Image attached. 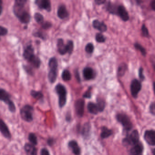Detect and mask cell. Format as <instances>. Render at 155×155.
Instances as JSON below:
<instances>
[{
    "label": "cell",
    "mask_w": 155,
    "mask_h": 155,
    "mask_svg": "<svg viewBox=\"0 0 155 155\" xmlns=\"http://www.w3.org/2000/svg\"><path fill=\"white\" fill-rule=\"evenodd\" d=\"M143 69L142 67H140L139 70V77L141 81H143L145 79V76L143 75Z\"/></svg>",
    "instance_id": "40"
},
{
    "label": "cell",
    "mask_w": 155,
    "mask_h": 155,
    "mask_svg": "<svg viewBox=\"0 0 155 155\" xmlns=\"http://www.w3.org/2000/svg\"><path fill=\"white\" fill-rule=\"evenodd\" d=\"M40 155H50L48 150L46 148L42 149L40 152Z\"/></svg>",
    "instance_id": "44"
},
{
    "label": "cell",
    "mask_w": 155,
    "mask_h": 155,
    "mask_svg": "<svg viewBox=\"0 0 155 155\" xmlns=\"http://www.w3.org/2000/svg\"><path fill=\"white\" fill-rule=\"evenodd\" d=\"M57 16L61 19H64L68 17V12L65 6L62 5L59 6L57 10Z\"/></svg>",
    "instance_id": "19"
},
{
    "label": "cell",
    "mask_w": 155,
    "mask_h": 155,
    "mask_svg": "<svg viewBox=\"0 0 155 155\" xmlns=\"http://www.w3.org/2000/svg\"><path fill=\"white\" fill-rule=\"evenodd\" d=\"M141 31H142V34L143 36L148 37L149 36L148 30L147 28L144 24L142 25V27H141Z\"/></svg>",
    "instance_id": "38"
},
{
    "label": "cell",
    "mask_w": 155,
    "mask_h": 155,
    "mask_svg": "<svg viewBox=\"0 0 155 155\" xmlns=\"http://www.w3.org/2000/svg\"><path fill=\"white\" fill-rule=\"evenodd\" d=\"M123 144L126 146H133L139 142V135L137 130L133 131L123 140Z\"/></svg>",
    "instance_id": "7"
},
{
    "label": "cell",
    "mask_w": 155,
    "mask_h": 155,
    "mask_svg": "<svg viewBox=\"0 0 155 155\" xmlns=\"http://www.w3.org/2000/svg\"><path fill=\"white\" fill-rule=\"evenodd\" d=\"M141 84L138 79H134L131 81L130 85L131 93L134 98L137 97L141 89Z\"/></svg>",
    "instance_id": "8"
},
{
    "label": "cell",
    "mask_w": 155,
    "mask_h": 155,
    "mask_svg": "<svg viewBox=\"0 0 155 155\" xmlns=\"http://www.w3.org/2000/svg\"><path fill=\"white\" fill-rule=\"evenodd\" d=\"M8 33V30L4 27L0 26V36H5Z\"/></svg>",
    "instance_id": "39"
},
{
    "label": "cell",
    "mask_w": 155,
    "mask_h": 155,
    "mask_svg": "<svg viewBox=\"0 0 155 155\" xmlns=\"http://www.w3.org/2000/svg\"><path fill=\"white\" fill-rule=\"evenodd\" d=\"M134 46L137 50H138L141 52V54L143 56H146V54H147V51H146V50H145V48L141 45L138 43H136L134 44Z\"/></svg>",
    "instance_id": "29"
},
{
    "label": "cell",
    "mask_w": 155,
    "mask_h": 155,
    "mask_svg": "<svg viewBox=\"0 0 155 155\" xmlns=\"http://www.w3.org/2000/svg\"><path fill=\"white\" fill-rule=\"evenodd\" d=\"M94 47L92 43H89L86 45L85 47V51L88 54H92L93 52Z\"/></svg>",
    "instance_id": "36"
},
{
    "label": "cell",
    "mask_w": 155,
    "mask_h": 155,
    "mask_svg": "<svg viewBox=\"0 0 155 155\" xmlns=\"http://www.w3.org/2000/svg\"><path fill=\"white\" fill-rule=\"evenodd\" d=\"M127 66L125 64H121L118 69V74L120 77H122L125 74L127 70Z\"/></svg>",
    "instance_id": "27"
},
{
    "label": "cell",
    "mask_w": 155,
    "mask_h": 155,
    "mask_svg": "<svg viewBox=\"0 0 155 155\" xmlns=\"http://www.w3.org/2000/svg\"><path fill=\"white\" fill-rule=\"evenodd\" d=\"M0 132L2 134L7 138H10L11 137L10 132L5 122L0 119Z\"/></svg>",
    "instance_id": "12"
},
{
    "label": "cell",
    "mask_w": 155,
    "mask_h": 155,
    "mask_svg": "<svg viewBox=\"0 0 155 155\" xmlns=\"http://www.w3.org/2000/svg\"><path fill=\"white\" fill-rule=\"evenodd\" d=\"M11 95L5 89L0 88V101L4 102L8 106L9 111L11 113L16 112V105L11 98Z\"/></svg>",
    "instance_id": "3"
},
{
    "label": "cell",
    "mask_w": 155,
    "mask_h": 155,
    "mask_svg": "<svg viewBox=\"0 0 155 155\" xmlns=\"http://www.w3.org/2000/svg\"><path fill=\"white\" fill-rule=\"evenodd\" d=\"M57 51L61 55H63L68 53L67 45L65 44L62 39H59L57 42Z\"/></svg>",
    "instance_id": "13"
},
{
    "label": "cell",
    "mask_w": 155,
    "mask_h": 155,
    "mask_svg": "<svg viewBox=\"0 0 155 155\" xmlns=\"http://www.w3.org/2000/svg\"><path fill=\"white\" fill-rule=\"evenodd\" d=\"M66 45H67V50H68L67 53L69 54H72L74 49L73 42L72 41H68Z\"/></svg>",
    "instance_id": "35"
},
{
    "label": "cell",
    "mask_w": 155,
    "mask_h": 155,
    "mask_svg": "<svg viewBox=\"0 0 155 155\" xmlns=\"http://www.w3.org/2000/svg\"><path fill=\"white\" fill-rule=\"evenodd\" d=\"M90 125L88 123H86L84 125L82 129V134L86 136L90 132Z\"/></svg>",
    "instance_id": "32"
},
{
    "label": "cell",
    "mask_w": 155,
    "mask_h": 155,
    "mask_svg": "<svg viewBox=\"0 0 155 155\" xmlns=\"http://www.w3.org/2000/svg\"><path fill=\"white\" fill-rule=\"evenodd\" d=\"M47 142L48 143L49 145H52L53 144V139L52 138L49 139L48 140Z\"/></svg>",
    "instance_id": "49"
},
{
    "label": "cell",
    "mask_w": 155,
    "mask_h": 155,
    "mask_svg": "<svg viewBox=\"0 0 155 155\" xmlns=\"http://www.w3.org/2000/svg\"><path fill=\"white\" fill-rule=\"evenodd\" d=\"M0 41H1V38H0Z\"/></svg>",
    "instance_id": "53"
},
{
    "label": "cell",
    "mask_w": 155,
    "mask_h": 155,
    "mask_svg": "<svg viewBox=\"0 0 155 155\" xmlns=\"http://www.w3.org/2000/svg\"><path fill=\"white\" fill-rule=\"evenodd\" d=\"M16 4H19V5H24L26 2V0H15Z\"/></svg>",
    "instance_id": "46"
},
{
    "label": "cell",
    "mask_w": 155,
    "mask_h": 155,
    "mask_svg": "<svg viewBox=\"0 0 155 155\" xmlns=\"http://www.w3.org/2000/svg\"><path fill=\"white\" fill-rule=\"evenodd\" d=\"M55 90L58 96V104L60 108L63 107L67 100V90L65 87L61 84H58L55 87Z\"/></svg>",
    "instance_id": "4"
},
{
    "label": "cell",
    "mask_w": 155,
    "mask_h": 155,
    "mask_svg": "<svg viewBox=\"0 0 155 155\" xmlns=\"http://www.w3.org/2000/svg\"><path fill=\"white\" fill-rule=\"evenodd\" d=\"M33 35L34 36L36 37L39 38L42 40H46V36L44 33H42L41 31H37V32H35Z\"/></svg>",
    "instance_id": "37"
},
{
    "label": "cell",
    "mask_w": 155,
    "mask_h": 155,
    "mask_svg": "<svg viewBox=\"0 0 155 155\" xmlns=\"http://www.w3.org/2000/svg\"><path fill=\"white\" fill-rule=\"evenodd\" d=\"M149 110L150 113L152 114L153 115H155V105L154 102H152L150 104V105Z\"/></svg>",
    "instance_id": "41"
},
{
    "label": "cell",
    "mask_w": 155,
    "mask_h": 155,
    "mask_svg": "<svg viewBox=\"0 0 155 155\" xmlns=\"http://www.w3.org/2000/svg\"><path fill=\"white\" fill-rule=\"evenodd\" d=\"M116 119L119 122L121 123L125 130L128 131L132 129L133 125L132 122L128 116L126 114L123 113L118 114L116 116Z\"/></svg>",
    "instance_id": "6"
},
{
    "label": "cell",
    "mask_w": 155,
    "mask_h": 155,
    "mask_svg": "<svg viewBox=\"0 0 155 155\" xmlns=\"http://www.w3.org/2000/svg\"><path fill=\"white\" fill-rule=\"evenodd\" d=\"M36 3L41 9L46 10L47 11L51 10V4L50 0H36Z\"/></svg>",
    "instance_id": "17"
},
{
    "label": "cell",
    "mask_w": 155,
    "mask_h": 155,
    "mask_svg": "<svg viewBox=\"0 0 155 155\" xmlns=\"http://www.w3.org/2000/svg\"><path fill=\"white\" fill-rule=\"evenodd\" d=\"M23 69H24L25 71H26L27 73H28L29 75L32 76V75H33V74H34V70H33L34 68L31 67V65H23Z\"/></svg>",
    "instance_id": "33"
},
{
    "label": "cell",
    "mask_w": 155,
    "mask_h": 155,
    "mask_svg": "<svg viewBox=\"0 0 155 155\" xmlns=\"http://www.w3.org/2000/svg\"><path fill=\"white\" fill-rule=\"evenodd\" d=\"M34 107L31 105L27 104L23 106L20 109V115L22 120L28 122H32L33 120Z\"/></svg>",
    "instance_id": "5"
},
{
    "label": "cell",
    "mask_w": 155,
    "mask_h": 155,
    "mask_svg": "<svg viewBox=\"0 0 155 155\" xmlns=\"http://www.w3.org/2000/svg\"><path fill=\"white\" fill-rule=\"evenodd\" d=\"M51 26V24L49 22H43L42 24V28L47 29Z\"/></svg>",
    "instance_id": "43"
},
{
    "label": "cell",
    "mask_w": 155,
    "mask_h": 155,
    "mask_svg": "<svg viewBox=\"0 0 155 155\" xmlns=\"http://www.w3.org/2000/svg\"><path fill=\"white\" fill-rule=\"evenodd\" d=\"M117 9H118V7H116V5L111 3H109L107 6L108 11L111 14H114V15L117 14Z\"/></svg>",
    "instance_id": "28"
},
{
    "label": "cell",
    "mask_w": 155,
    "mask_h": 155,
    "mask_svg": "<svg viewBox=\"0 0 155 155\" xmlns=\"http://www.w3.org/2000/svg\"><path fill=\"white\" fill-rule=\"evenodd\" d=\"M69 147L72 150L73 153L75 155H80L81 154V149L78 146L77 142L75 141H71L68 143Z\"/></svg>",
    "instance_id": "18"
},
{
    "label": "cell",
    "mask_w": 155,
    "mask_h": 155,
    "mask_svg": "<svg viewBox=\"0 0 155 155\" xmlns=\"http://www.w3.org/2000/svg\"><path fill=\"white\" fill-rule=\"evenodd\" d=\"M87 109L89 113L92 114L96 115L100 112L96 104L92 102H89L88 103L87 105Z\"/></svg>",
    "instance_id": "22"
},
{
    "label": "cell",
    "mask_w": 155,
    "mask_h": 155,
    "mask_svg": "<svg viewBox=\"0 0 155 155\" xmlns=\"http://www.w3.org/2000/svg\"><path fill=\"white\" fill-rule=\"evenodd\" d=\"M35 20L38 24H42L44 22V18L40 13H36L34 16Z\"/></svg>",
    "instance_id": "34"
},
{
    "label": "cell",
    "mask_w": 155,
    "mask_h": 155,
    "mask_svg": "<svg viewBox=\"0 0 155 155\" xmlns=\"http://www.w3.org/2000/svg\"><path fill=\"white\" fill-rule=\"evenodd\" d=\"M19 19L21 23L27 24L30 21L31 17L29 14L26 11Z\"/></svg>",
    "instance_id": "24"
},
{
    "label": "cell",
    "mask_w": 155,
    "mask_h": 155,
    "mask_svg": "<svg viewBox=\"0 0 155 155\" xmlns=\"http://www.w3.org/2000/svg\"><path fill=\"white\" fill-rule=\"evenodd\" d=\"M112 134V131L111 130L108 129L106 127H103L102 129L101 137L102 138L105 139L108 138Z\"/></svg>",
    "instance_id": "23"
},
{
    "label": "cell",
    "mask_w": 155,
    "mask_h": 155,
    "mask_svg": "<svg viewBox=\"0 0 155 155\" xmlns=\"http://www.w3.org/2000/svg\"><path fill=\"white\" fill-rule=\"evenodd\" d=\"M58 64L57 59L53 57L49 59L48 67L49 69L48 73V79L50 84L55 83L57 79V71H58Z\"/></svg>",
    "instance_id": "2"
},
{
    "label": "cell",
    "mask_w": 155,
    "mask_h": 155,
    "mask_svg": "<svg viewBox=\"0 0 155 155\" xmlns=\"http://www.w3.org/2000/svg\"><path fill=\"white\" fill-rule=\"evenodd\" d=\"M83 74L84 78L87 80L93 79L95 76L94 71L91 67H86L83 70Z\"/></svg>",
    "instance_id": "16"
},
{
    "label": "cell",
    "mask_w": 155,
    "mask_h": 155,
    "mask_svg": "<svg viewBox=\"0 0 155 155\" xmlns=\"http://www.w3.org/2000/svg\"><path fill=\"white\" fill-rule=\"evenodd\" d=\"M143 150V145L139 142L133 145V147L130 150V153L131 155H141Z\"/></svg>",
    "instance_id": "14"
},
{
    "label": "cell",
    "mask_w": 155,
    "mask_h": 155,
    "mask_svg": "<svg viewBox=\"0 0 155 155\" xmlns=\"http://www.w3.org/2000/svg\"><path fill=\"white\" fill-rule=\"evenodd\" d=\"M95 2L97 5H101L104 4L106 2V0H95Z\"/></svg>",
    "instance_id": "45"
},
{
    "label": "cell",
    "mask_w": 155,
    "mask_h": 155,
    "mask_svg": "<svg viewBox=\"0 0 155 155\" xmlns=\"http://www.w3.org/2000/svg\"><path fill=\"white\" fill-rule=\"evenodd\" d=\"M85 101L83 99H79L75 103L76 112L78 117H82L84 112Z\"/></svg>",
    "instance_id": "9"
},
{
    "label": "cell",
    "mask_w": 155,
    "mask_h": 155,
    "mask_svg": "<svg viewBox=\"0 0 155 155\" xmlns=\"http://www.w3.org/2000/svg\"><path fill=\"white\" fill-rule=\"evenodd\" d=\"M25 151L27 155H37V149L32 144L27 143L24 147Z\"/></svg>",
    "instance_id": "20"
},
{
    "label": "cell",
    "mask_w": 155,
    "mask_h": 155,
    "mask_svg": "<svg viewBox=\"0 0 155 155\" xmlns=\"http://www.w3.org/2000/svg\"><path fill=\"white\" fill-rule=\"evenodd\" d=\"M93 27L101 32H106L108 29V27L104 22H101L98 20H95L92 22Z\"/></svg>",
    "instance_id": "15"
},
{
    "label": "cell",
    "mask_w": 155,
    "mask_h": 155,
    "mask_svg": "<svg viewBox=\"0 0 155 155\" xmlns=\"http://www.w3.org/2000/svg\"><path fill=\"white\" fill-rule=\"evenodd\" d=\"M75 76L77 81H78V82H80V81H81V79H80L79 73L78 72V71H76L75 73Z\"/></svg>",
    "instance_id": "47"
},
{
    "label": "cell",
    "mask_w": 155,
    "mask_h": 155,
    "mask_svg": "<svg viewBox=\"0 0 155 155\" xmlns=\"http://www.w3.org/2000/svg\"><path fill=\"white\" fill-rule=\"evenodd\" d=\"M150 7L153 10H155V0H152L150 2Z\"/></svg>",
    "instance_id": "48"
},
{
    "label": "cell",
    "mask_w": 155,
    "mask_h": 155,
    "mask_svg": "<svg viewBox=\"0 0 155 155\" xmlns=\"http://www.w3.org/2000/svg\"><path fill=\"white\" fill-rule=\"evenodd\" d=\"M30 95L33 98L38 101H41L44 99V95L40 91H37L33 89L31 91Z\"/></svg>",
    "instance_id": "21"
},
{
    "label": "cell",
    "mask_w": 155,
    "mask_h": 155,
    "mask_svg": "<svg viewBox=\"0 0 155 155\" xmlns=\"http://www.w3.org/2000/svg\"><path fill=\"white\" fill-rule=\"evenodd\" d=\"M62 78L63 80L66 81V82L70 81L71 79V78H72L71 73L68 70H64L63 71L62 73Z\"/></svg>",
    "instance_id": "25"
},
{
    "label": "cell",
    "mask_w": 155,
    "mask_h": 155,
    "mask_svg": "<svg viewBox=\"0 0 155 155\" xmlns=\"http://www.w3.org/2000/svg\"><path fill=\"white\" fill-rule=\"evenodd\" d=\"M71 116H70V114H68L67 115V116H66V120L67 121H69L71 120Z\"/></svg>",
    "instance_id": "51"
},
{
    "label": "cell",
    "mask_w": 155,
    "mask_h": 155,
    "mask_svg": "<svg viewBox=\"0 0 155 155\" xmlns=\"http://www.w3.org/2000/svg\"><path fill=\"white\" fill-rule=\"evenodd\" d=\"M28 139L32 145H36L37 144V136L34 133H30L28 136Z\"/></svg>",
    "instance_id": "31"
},
{
    "label": "cell",
    "mask_w": 155,
    "mask_h": 155,
    "mask_svg": "<svg viewBox=\"0 0 155 155\" xmlns=\"http://www.w3.org/2000/svg\"><path fill=\"white\" fill-rule=\"evenodd\" d=\"M2 0H0V15L1 14L2 12Z\"/></svg>",
    "instance_id": "50"
},
{
    "label": "cell",
    "mask_w": 155,
    "mask_h": 155,
    "mask_svg": "<svg viewBox=\"0 0 155 155\" xmlns=\"http://www.w3.org/2000/svg\"><path fill=\"white\" fill-rule=\"evenodd\" d=\"M95 39V41L98 43H104L106 41V38L101 33L96 34Z\"/></svg>",
    "instance_id": "30"
},
{
    "label": "cell",
    "mask_w": 155,
    "mask_h": 155,
    "mask_svg": "<svg viewBox=\"0 0 155 155\" xmlns=\"http://www.w3.org/2000/svg\"><path fill=\"white\" fill-rule=\"evenodd\" d=\"M144 139L146 142L150 146L155 145V132L153 130H147L145 132L144 136Z\"/></svg>",
    "instance_id": "10"
},
{
    "label": "cell",
    "mask_w": 155,
    "mask_h": 155,
    "mask_svg": "<svg viewBox=\"0 0 155 155\" xmlns=\"http://www.w3.org/2000/svg\"><path fill=\"white\" fill-rule=\"evenodd\" d=\"M135 1H136L137 2H140V0H135Z\"/></svg>",
    "instance_id": "52"
},
{
    "label": "cell",
    "mask_w": 155,
    "mask_h": 155,
    "mask_svg": "<svg viewBox=\"0 0 155 155\" xmlns=\"http://www.w3.org/2000/svg\"><path fill=\"white\" fill-rule=\"evenodd\" d=\"M96 102H97V107H98V109H99V112H102L105 109V102L103 99L102 98H97L96 99Z\"/></svg>",
    "instance_id": "26"
},
{
    "label": "cell",
    "mask_w": 155,
    "mask_h": 155,
    "mask_svg": "<svg viewBox=\"0 0 155 155\" xmlns=\"http://www.w3.org/2000/svg\"><path fill=\"white\" fill-rule=\"evenodd\" d=\"M91 88H89V89L85 93V94L83 95V97L84 98H90L92 97V93L91 92Z\"/></svg>",
    "instance_id": "42"
},
{
    "label": "cell",
    "mask_w": 155,
    "mask_h": 155,
    "mask_svg": "<svg viewBox=\"0 0 155 155\" xmlns=\"http://www.w3.org/2000/svg\"><path fill=\"white\" fill-rule=\"evenodd\" d=\"M22 56L34 69H39L41 64L39 57L35 54V50L31 44H29L24 48Z\"/></svg>",
    "instance_id": "1"
},
{
    "label": "cell",
    "mask_w": 155,
    "mask_h": 155,
    "mask_svg": "<svg viewBox=\"0 0 155 155\" xmlns=\"http://www.w3.org/2000/svg\"><path fill=\"white\" fill-rule=\"evenodd\" d=\"M117 15H118L122 20L124 21H127L129 19V16L128 11L124 6L119 5L118 6L117 9Z\"/></svg>",
    "instance_id": "11"
}]
</instances>
